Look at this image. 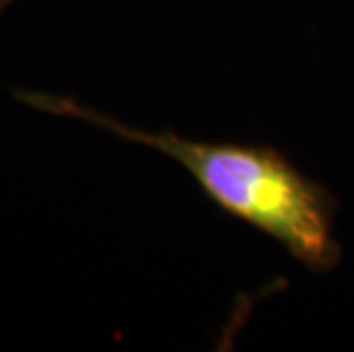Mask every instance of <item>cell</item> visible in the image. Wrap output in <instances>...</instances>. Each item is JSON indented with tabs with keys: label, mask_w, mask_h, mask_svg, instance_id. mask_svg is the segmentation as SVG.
<instances>
[{
	"label": "cell",
	"mask_w": 354,
	"mask_h": 352,
	"mask_svg": "<svg viewBox=\"0 0 354 352\" xmlns=\"http://www.w3.org/2000/svg\"><path fill=\"white\" fill-rule=\"evenodd\" d=\"M24 106L96 126L180 165L224 215L281 245L308 272H331L343 261L336 236L338 201L288 156L266 145L206 142L176 131H145L66 94L14 89Z\"/></svg>",
	"instance_id": "6da1fadb"
},
{
	"label": "cell",
	"mask_w": 354,
	"mask_h": 352,
	"mask_svg": "<svg viewBox=\"0 0 354 352\" xmlns=\"http://www.w3.org/2000/svg\"><path fill=\"white\" fill-rule=\"evenodd\" d=\"M12 3H17V0H0V17H3L7 10H10Z\"/></svg>",
	"instance_id": "7a4b0ae2"
}]
</instances>
